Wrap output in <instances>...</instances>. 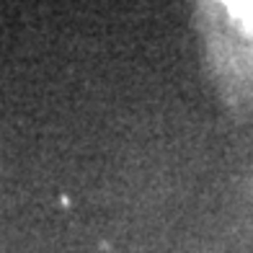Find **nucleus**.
Listing matches in <instances>:
<instances>
[{"instance_id": "f257e3e1", "label": "nucleus", "mask_w": 253, "mask_h": 253, "mask_svg": "<svg viewBox=\"0 0 253 253\" xmlns=\"http://www.w3.org/2000/svg\"><path fill=\"white\" fill-rule=\"evenodd\" d=\"M199 29L225 96L253 103V3L199 5Z\"/></svg>"}]
</instances>
